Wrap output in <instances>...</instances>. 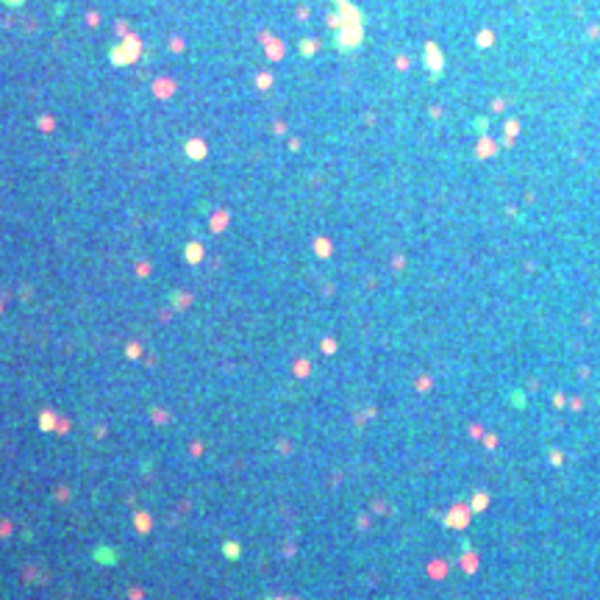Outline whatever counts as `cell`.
<instances>
[{
  "mask_svg": "<svg viewBox=\"0 0 600 600\" xmlns=\"http://www.w3.org/2000/svg\"><path fill=\"white\" fill-rule=\"evenodd\" d=\"M6 3H14V6H17V3H23V0H6Z\"/></svg>",
  "mask_w": 600,
  "mask_h": 600,
  "instance_id": "1",
  "label": "cell"
}]
</instances>
